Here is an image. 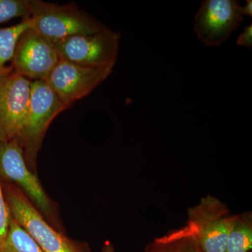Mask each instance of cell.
Wrapping results in <instances>:
<instances>
[{
  "instance_id": "cell-13",
  "label": "cell",
  "mask_w": 252,
  "mask_h": 252,
  "mask_svg": "<svg viewBox=\"0 0 252 252\" xmlns=\"http://www.w3.org/2000/svg\"><path fill=\"white\" fill-rule=\"evenodd\" d=\"M32 27L31 18L8 28H0V74L9 69L15 48L23 32Z\"/></svg>"
},
{
  "instance_id": "cell-16",
  "label": "cell",
  "mask_w": 252,
  "mask_h": 252,
  "mask_svg": "<svg viewBox=\"0 0 252 252\" xmlns=\"http://www.w3.org/2000/svg\"><path fill=\"white\" fill-rule=\"evenodd\" d=\"M12 215L5 199L4 192L0 185V249L4 245L7 236Z\"/></svg>"
},
{
  "instance_id": "cell-12",
  "label": "cell",
  "mask_w": 252,
  "mask_h": 252,
  "mask_svg": "<svg viewBox=\"0 0 252 252\" xmlns=\"http://www.w3.org/2000/svg\"><path fill=\"white\" fill-rule=\"evenodd\" d=\"M252 217L251 212L236 215L230 230L225 252H251Z\"/></svg>"
},
{
  "instance_id": "cell-19",
  "label": "cell",
  "mask_w": 252,
  "mask_h": 252,
  "mask_svg": "<svg viewBox=\"0 0 252 252\" xmlns=\"http://www.w3.org/2000/svg\"><path fill=\"white\" fill-rule=\"evenodd\" d=\"M101 252H116L114 245L110 242H106L102 246Z\"/></svg>"
},
{
  "instance_id": "cell-5",
  "label": "cell",
  "mask_w": 252,
  "mask_h": 252,
  "mask_svg": "<svg viewBox=\"0 0 252 252\" xmlns=\"http://www.w3.org/2000/svg\"><path fill=\"white\" fill-rule=\"evenodd\" d=\"M235 217L225 204L208 195L189 209L187 225L202 252H225Z\"/></svg>"
},
{
  "instance_id": "cell-8",
  "label": "cell",
  "mask_w": 252,
  "mask_h": 252,
  "mask_svg": "<svg viewBox=\"0 0 252 252\" xmlns=\"http://www.w3.org/2000/svg\"><path fill=\"white\" fill-rule=\"evenodd\" d=\"M32 81L10 67L0 74V142L17 140L31 99Z\"/></svg>"
},
{
  "instance_id": "cell-3",
  "label": "cell",
  "mask_w": 252,
  "mask_h": 252,
  "mask_svg": "<svg viewBox=\"0 0 252 252\" xmlns=\"http://www.w3.org/2000/svg\"><path fill=\"white\" fill-rule=\"evenodd\" d=\"M69 108L45 81H32L27 114L17 139L32 171H36L38 154L50 125L59 114Z\"/></svg>"
},
{
  "instance_id": "cell-14",
  "label": "cell",
  "mask_w": 252,
  "mask_h": 252,
  "mask_svg": "<svg viewBox=\"0 0 252 252\" xmlns=\"http://www.w3.org/2000/svg\"><path fill=\"white\" fill-rule=\"evenodd\" d=\"M0 252H44L34 239L11 219L7 236Z\"/></svg>"
},
{
  "instance_id": "cell-2",
  "label": "cell",
  "mask_w": 252,
  "mask_h": 252,
  "mask_svg": "<svg viewBox=\"0 0 252 252\" xmlns=\"http://www.w3.org/2000/svg\"><path fill=\"white\" fill-rule=\"evenodd\" d=\"M13 218L44 252H91L85 242L69 238L49 224L23 192L11 183L1 184Z\"/></svg>"
},
{
  "instance_id": "cell-7",
  "label": "cell",
  "mask_w": 252,
  "mask_h": 252,
  "mask_svg": "<svg viewBox=\"0 0 252 252\" xmlns=\"http://www.w3.org/2000/svg\"><path fill=\"white\" fill-rule=\"evenodd\" d=\"M121 36L107 29L102 32L66 38L53 43L61 59L91 67H114Z\"/></svg>"
},
{
  "instance_id": "cell-15",
  "label": "cell",
  "mask_w": 252,
  "mask_h": 252,
  "mask_svg": "<svg viewBox=\"0 0 252 252\" xmlns=\"http://www.w3.org/2000/svg\"><path fill=\"white\" fill-rule=\"evenodd\" d=\"M31 17V0H0V24L15 18Z\"/></svg>"
},
{
  "instance_id": "cell-9",
  "label": "cell",
  "mask_w": 252,
  "mask_h": 252,
  "mask_svg": "<svg viewBox=\"0 0 252 252\" xmlns=\"http://www.w3.org/2000/svg\"><path fill=\"white\" fill-rule=\"evenodd\" d=\"M61 59L54 44L31 27L18 39L10 65L30 80L45 81Z\"/></svg>"
},
{
  "instance_id": "cell-17",
  "label": "cell",
  "mask_w": 252,
  "mask_h": 252,
  "mask_svg": "<svg viewBox=\"0 0 252 252\" xmlns=\"http://www.w3.org/2000/svg\"><path fill=\"white\" fill-rule=\"evenodd\" d=\"M236 44L238 46L251 49L252 47V24L247 26L244 31L237 39Z\"/></svg>"
},
{
  "instance_id": "cell-20",
  "label": "cell",
  "mask_w": 252,
  "mask_h": 252,
  "mask_svg": "<svg viewBox=\"0 0 252 252\" xmlns=\"http://www.w3.org/2000/svg\"><path fill=\"white\" fill-rule=\"evenodd\" d=\"M144 252H154L153 249H152V245H151V244H149L148 245H147V248L145 249V251Z\"/></svg>"
},
{
  "instance_id": "cell-18",
  "label": "cell",
  "mask_w": 252,
  "mask_h": 252,
  "mask_svg": "<svg viewBox=\"0 0 252 252\" xmlns=\"http://www.w3.org/2000/svg\"><path fill=\"white\" fill-rule=\"evenodd\" d=\"M242 14L243 16H248L252 17V0H248L246 4L244 6H242Z\"/></svg>"
},
{
  "instance_id": "cell-1",
  "label": "cell",
  "mask_w": 252,
  "mask_h": 252,
  "mask_svg": "<svg viewBox=\"0 0 252 252\" xmlns=\"http://www.w3.org/2000/svg\"><path fill=\"white\" fill-rule=\"evenodd\" d=\"M0 179L16 185L49 224L64 233L57 203L46 193L36 172L28 167L17 140L0 142Z\"/></svg>"
},
{
  "instance_id": "cell-10",
  "label": "cell",
  "mask_w": 252,
  "mask_h": 252,
  "mask_svg": "<svg viewBox=\"0 0 252 252\" xmlns=\"http://www.w3.org/2000/svg\"><path fill=\"white\" fill-rule=\"evenodd\" d=\"M242 6L236 0H206L194 19V31L199 40L208 47L221 44L244 21Z\"/></svg>"
},
{
  "instance_id": "cell-11",
  "label": "cell",
  "mask_w": 252,
  "mask_h": 252,
  "mask_svg": "<svg viewBox=\"0 0 252 252\" xmlns=\"http://www.w3.org/2000/svg\"><path fill=\"white\" fill-rule=\"evenodd\" d=\"M150 244L154 252H202L187 225Z\"/></svg>"
},
{
  "instance_id": "cell-6",
  "label": "cell",
  "mask_w": 252,
  "mask_h": 252,
  "mask_svg": "<svg viewBox=\"0 0 252 252\" xmlns=\"http://www.w3.org/2000/svg\"><path fill=\"white\" fill-rule=\"evenodd\" d=\"M113 68L82 65L61 59L45 81L63 103L70 107L105 81Z\"/></svg>"
},
{
  "instance_id": "cell-4",
  "label": "cell",
  "mask_w": 252,
  "mask_h": 252,
  "mask_svg": "<svg viewBox=\"0 0 252 252\" xmlns=\"http://www.w3.org/2000/svg\"><path fill=\"white\" fill-rule=\"evenodd\" d=\"M32 28L51 42L109 29L74 4H57L31 0Z\"/></svg>"
}]
</instances>
